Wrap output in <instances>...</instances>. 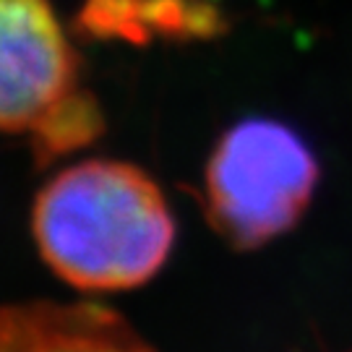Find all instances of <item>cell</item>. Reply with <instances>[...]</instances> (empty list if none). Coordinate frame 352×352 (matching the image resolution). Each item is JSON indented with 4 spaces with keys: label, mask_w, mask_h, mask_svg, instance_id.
Wrapping results in <instances>:
<instances>
[{
    "label": "cell",
    "mask_w": 352,
    "mask_h": 352,
    "mask_svg": "<svg viewBox=\"0 0 352 352\" xmlns=\"http://www.w3.org/2000/svg\"><path fill=\"white\" fill-rule=\"evenodd\" d=\"M318 180L305 141L272 120L227 131L206 167V212L238 248H258L302 217Z\"/></svg>",
    "instance_id": "obj_3"
},
{
    "label": "cell",
    "mask_w": 352,
    "mask_h": 352,
    "mask_svg": "<svg viewBox=\"0 0 352 352\" xmlns=\"http://www.w3.org/2000/svg\"><path fill=\"white\" fill-rule=\"evenodd\" d=\"M0 352H154L118 314L91 302L0 308Z\"/></svg>",
    "instance_id": "obj_4"
},
{
    "label": "cell",
    "mask_w": 352,
    "mask_h": 352,
    "mask_svg": "<svg viewBox=\"0 0 352 352\" xmlns=\"http://www.w3.org/2000/svg\"><path fill=\"white\" fill-rule=\"evenodd\" d=\"M100 113L50 0H0V131L58 154L84 146Z\"/></svg>",
    "instance_id": "obj_2"
},
{
    "label": "cell",
    "mask_w": 352,
    "mask_h": 352,
    "mask_svg": "<svg viewBox=\"0 0 352 352\" xmlns=\"http://www.w3.org/2000/svg\"><path fill=\"white\" fill-rule=\"evenodd\" d=\"M32 230L42 258L81 289H128L151 279L175 243L162 188L141 167L84 160L39 190Z\"/></svg>",
    "instance_id": "obj_1"
}]
</instances>
